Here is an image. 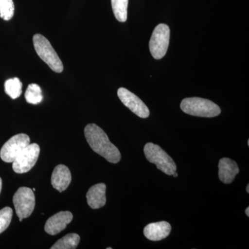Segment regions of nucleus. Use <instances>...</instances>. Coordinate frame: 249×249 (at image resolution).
Instances as JSON below:
<instances>
[{"mask_svg":"<svg viewBox=\"0 0 249 249\" xmlns=\"http://www.w3.org/2000/svg\"><path fill=\"white\" fill-rule=\"evenodd\" d=\"M147 160L157 165V168L167 175H173L177 171V165L173 159L158 145L147 142L143 149Z\"/></svg>","mask_w":249,"mask_h":249,"instance_id":"nucleus-4","label":"nucleus"},{"mask_svg":"<svg viewBox=\"0 0 249 249\" xmlns=\"http://www.w3.org/2000/svg\"><path fill=\"white\" fill-rule=\"evenodd\" d=\"M30 144V138L25 134H16L5 142L0 151L1 160L13 163L18 155Z\"/></svg>","mask_w":249,"mask_h":249,"instance_id":"nucleus-7","label":"nucleus"},{"mask_svg":"<svg viewBox=\"0 0 249 249\" xmlns=\"http://www.w3.org/2000/svg\"><path fill=\"white\" fill-rule=\"evenodd\" d=\"M16 214L22 222L29 217L35 209L36 198L34 191L27 187H21L15 193L13 198Z\"/></svg>","mask_w":249,"mask_h":249,"instance_id":"nucleus-6","label":"nucleus"},{"mask_svg":"<svg viewBox=\"0 0 249 249\" xmlns=\"http://www.w3.org/2000/svg\"><path fill=\"white\" fill-rule=\"evenodd\" d=\"M173 177L174 178H178V174L176 173V172H175V173L173 174Z\"/></svg>","mask_w":249,"mask_h":249,"instance_id":"nucleus-23","label":"nucleus"},{"mask_svg":"<svg viewBox=\"0 0 249 249\" xmlns=\"http://www.w3.org/2000/svg\"><path fill=\"white\" fill-rule=\"evenodd\" d=\"M117 94L124 106L130 109L136 115L142 119H146L150 116V110L146 105L128 89L124 88H119Z\"/></svg>","mask_w":249,"mask_h":249,"instance_id":"nucleus-9","label":"nucleus"},{"mask_svg":"<svg viewBox=\"0 0 249 249\" xmlns=\"http://www.w3.org/2000/svg\"><path fill=\"white\" fill-rule=\"evenodd\" d=\"M180 107L186 114L199 117H215L221 113V109L217 105L210 100L201 98H185Z\"/></svg>","mask_w":249,"mask_h":249,"instance_id":"nucleus-2","label":"nucleus"},{"mask_svg":"<svg viewBox=\"0 0 249 249\" xmlns=\"http://www.w3.org/2000/svg\"><path fill=\"white\" fill-rule=\"evenodd\" d=\"M171 229L169 223L162 221L147 224L144 229L143 233L149 240L156 242L166 238L170 235Z\"/></svg>","mask_w":249,"mask_h":249,"instance_id":"nucleus-11","label":"nucleus"},{"mask_svg":"<svg viewBox=\"0 0 249 249\" xmlns=\"http://www.w3.org/2000/svg\"><path fill=\"white\" fill-rule=\"evenodd\" d=\"M219 179L224 183H231L235 179L236 175L240 172V168L235 160L229 158H222L219 160Z\"/></svg>","mask_w":249,"mask_h":249,"instance_id":"nucleus-13","label":"nucleus"},{"mask_svg":"<svg viewBox=\"0 0 249 249\" xmlns=\"http://www.w3.org/2000/svg\"><path fill=\"white\" fill-rule=\"evenodd\" d=\"M15 6L13 0H0V18L9 21L14 16Z\"/></svg>","mask_w":249,"mask_h":249,"instance_id":"nucleus-19","label":"nucleus"},{"mask_svg":"<svg viewBox=\"0 0 249 249\" xmlns=\"http://www.w3.org/2000/svg\"><path fill=\"white\" fill-rule=\"evenodd\" d=\"M71 181V172L66 165L60 164L54 168L51 183L55 189L62 193L68 188Z\"/></svg>","mask_w":249,"mask_h":249,"instance_id":"nucleus-12","label":"nucleus"},{"mask_svg":"<svg viewBox=\"0 0 249 249\" xmlns=\"http://www.w3.org/2000/svg\"><path fill=\"white\" fill-rule=\"evenodd\" d=\"M40 148L36 143L29 144L13 162L15 173L23 174L32 169L38 160Z\"/></svg>","mask_w":249,"mask_h":249,"instance_id":"nucleus-8","label":"nucleus"},{"mask_svg":"<svg viewBox=\"0 0 249 249\" xmlns=\"http://www.w3.org/2000/svg\"><path fill=\"white\" fill-rule=\"evenodd\" d=\"M25 99L28 103L33 105H37L42 102L43 96L40 87L35 83L29 85L26 90Z\"/></svg>","mask_w":249,"mask_h":249,"instance_id":"nucleus-18","label":"nucleus"},{"mask_svg":"<svg viewBox=\"0 0 249 249\" xmlns=\"http://www.w3.org/2000/svg\"><path fill=\"white\" fill-rule=\"evenodd\" d=\"M85 137L90 147L108 162L117 163L121 160L120 151L111 143L108 136L97 124H91L85 127Z\"/></svg>","mask_w":249,"mask_h":249,"instance_id":"nucleus-1","label":"nucleus"},{"mask_svg":"<svg viewBox=\"0 0 249 249\" xmlns=\"http://www.w3.org/2000/svg\"><path fill=\"white\" fill-rule=\"evenodd\" d=\"M80 240V236L76 233H70L57 241L52 249H75L78 247Z\"/></svg>","mask_w":249,"mask_h":249,"instance_id":"nucleus-15","label":"nucleus"},{"mask_svg":"<svg viewBox=\"0 0 249 249\" xmlns=\"http://www.w3.org/2000/svg\"><path fill=\"white\" fill-rule=\"evenodd\" d=\"M13 217V210L5 207L0 211V234L4 231L11 224Z\"/></svg>","mask_w":249,"mask_h":249,"instance_id":"nucleus-20","label":"nucleus"},{"mask_svg":"<svg viewBox=\"0 0 249 249\" xmlns=\"http://www.w3.org/2000/svg\"><path fill=\"white\" fill-rule=\"evenodd\" d=\"M73 219V214L70 211H61L53 214L46 222L45 231L51 235L60 233L66 229L67 226Z\"/></svg>","mask_w":249,"mask_h":249,"instance_id":"nucleus-10","label":"nucleus"},{"mask_svg":"<svg viewBox=\"0 0 249 249\" xmlns=\"http://www.w3.org/2000/svg\"><path fill=\"white\" fill-rule=\"evenodd\" d=\"M246 214L249 217V207H247L245 211Z\"/></svg>","mask_w":249,"mask_h":249,"instance_id":"nucleus-22","label":"nucleus"},{"mask_svg":"<svg viewBox=\"0 0 249 249\" xmlns=\"http://www.w3.org/2000/svg\"><path fill=\"white\" fill-rule=\"evenodd\" d=\"M5 92L12 99L19 98L22 92V83L18 78H10L4 83Z\"/></svg>","mask_w":249,"mask_h":249,"instance_id":"nucleus-17","label":"nucleus"},{"mask_svg":"<svg viewBox=\"0 0 249 249\" xmlns=\"http://www.w3.org/2000/svg\"><path fill=\"white\" fill-rule=\"evenodd\" d=\"M247 193H249V185H247Z\"/></svg>","mask_w":249,"mask_h":249,"instance_id":"nucleus-24","label":"nucleus"},{"mask_svg":"<svg viewBox=\"0 0 249 249\" xmlns=\"http://www.w3.org/2000/svg\"><path fill=\"white\" fill-rule=\"evenodd\" d=\"M87 201L90 208L98 209L106 204V185L101 183L91 186L86 195Z\"/></svg>","mask_w":249,"mask_h":249,"instance_id":"nucleus-14","label":"nucleus"},{"mask_svg":"<svg viewBox=\"0 0 249 249\" xmlns=\"http://www.w3.org/2000/svg\"><path fill=\"white\" fill-rule=\"evenodd\" d=\"M170 28L165 24L155 27L149 42L150 53L156 60L163 58L168 52L170 42Z\"/></svg>","mask_w":249,"mask_h":249,"instance_id":"nucleus-5","label":"nucleus"},{"mask_svg":"<svg viewBox=\"0 0 249 249\" xmlns=\"http://www.w3.org/2000/svg\"><path fill=\"white\" fill-rule=\"evenodd\" d=\"M33 42L38 56L53 71L61 73L64 70L63 65L49 41L41 34H36L33 37Z\"/></svg>","mask_w":249,"mask_h":249,"instance_id":"nucleus-3","label":"nucleus"},{"mask_svg":"<svg viewBox=\"0 0 249 249\" xmlns=\"http://www.w3.org/2000/svg\"><path fill=\"white\" fill-rule=\"evenodd\" d=\"M1 188H2V180H1V178H0V193H1Z\"/></svg>","mask_w":249,"mask_h":249,"instance_id":"nucleus-21","label":"nucleus"},{"mask_svg":"<svg viewBox=\"0 0 249 249\" xmlns=\"http://www.w3.org/2000/svg\"><path fill=\"white\" fill-rule=\"evenodd\" d=\"M248 145L249 146V140H248Z\"/></svg>","mask_w":249,"mask_h":249,"instance_id":"nucleus-25","label":"nucleus"},{"mask_svg":"<svg viewBox=\"0 0 249 249\" xmlns=\"http://www.w3.org/2000/svg\"><path fill=\"white\" fill-rule=\"evenodd\" d=\"M111 1L116 19L120 22H126L129 0H111Z\"/></svg>","mask_w":249,"mask_h":249,"instance_id":"nucleus-16","label":"nucleus"}]
</instances>
